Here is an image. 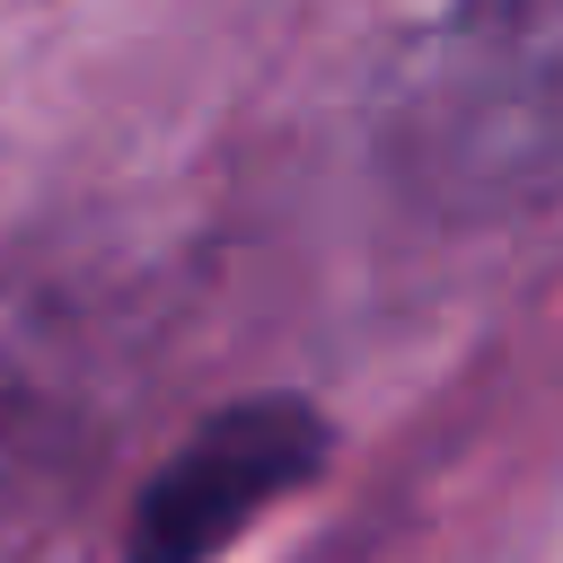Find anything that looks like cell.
Here are the masks:
<instances>
[{"label": "cell", "instance_id": "1", "mask_svg": "<svg viewBox=\"0 0 563 563\" xmlns=\"http://www.w3.org/2000/svg\"><path fill=\"white\" fill-rule=\"evenodd\" d=\"M317 466H325V422L299 396L220 405L202 431H185V449L132 501L123 563H211L220 545L246 537L255 510H273L282 493H299Z\"/></svg>", "mask_w": 563, "mask_h": 563}]
</instances>
